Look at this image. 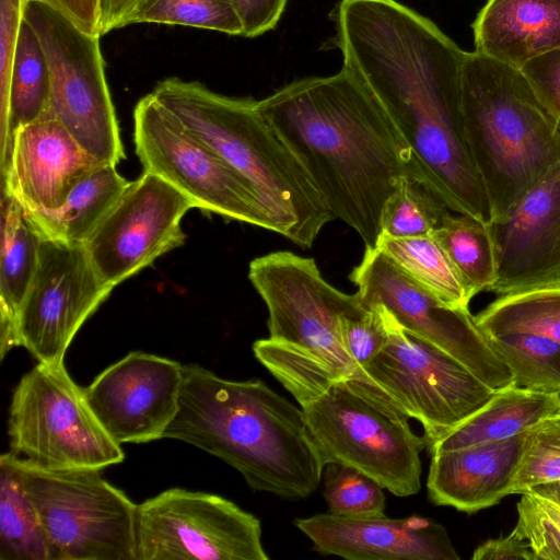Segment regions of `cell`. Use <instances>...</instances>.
<instances>
[{
	"label": "cell",
	"instance_id": "obj_1",
	"mask_svg": "<svg viewBox=\"0 0 560 560\" xmlns=\"http://www.w3.org/2000/svg\"><path fill=\"white\" fill-rule=\"evenodd\" d=\"M331 18L342 68L395 122L409 147L416 179L451 211L490 223V201L464 124L466 51L396 0H340Z\"/></svg>",
	"mask_w": 560,
	"mask_h": 560
},
{
	"label": "cell",
	"instance_id": "obj_2",
	"mask_svg": "<svg viewBox=\"0 0 560 560\" xmlns=\"http://www.w3.org/2000/svg\"><path fill=\"white\" fill-rule=\"evenodd\" d=\"M258 108L335 219L376 247L387 199L402 177L416 178L409 147L376 97L342 68L291 82Z\"/></svg>",
	"mask_w": 560,
	"mask_h": 560
},
{
	"label": "cell",
	"instance_id": "obj_3",
	"mask_svg": "<svg viewBox=\"0 0 560 560\" xmlns=\"http://www.w3.org/2000/svg\"><path fill=\"white\" fill-rule=\"evenodd\" d=\"M163 439L191 444L235 468L254 491L287 500L307 498L323 478L301 407L257 378L230 381L184 364L178 411Z\"/></svg>",
	"mask_w": 560,
	"mask_h": 560
},
{
	"label": "cell",
	"instance_id": "obj_4",
	"mask_svg": "<svg viewBox=\"0 0 560 560\" xmlns=\"http://www.w3.org/2000/svg\"><path fill=\"white\" fill-rule=\"evenodd\" d=\"M253 351L299 402L324 465L353 466L397 497L419 492L425 439L376 385L270 338L256 340Z\"/></svg>",
	"mask_w": 560,
	"mask_h": 560
},
{
	"label": "cell",
	"instance_id": "obj_5",
	"mask_svg": "<svg viewBox=\"0 0 560 560\" xmlns=\"http://www.w3.org/2000/svg\"><path fill=\"white\" fill-rule=\"evenodd\" d=\"M151 93L254 185L280 235L310 248L335 220L300 160L260 113L258 101L226 96L179 78L160 81Z\"/></svg>",
	"mask_w": 560,
	"mask_h": 560
},
{
	"label": "cell",
	"instance_id": "obj_6",
	"mask_svg": "<svg viewBox=\"0 0 560 560\" xmlns=\"http://www.w3.org/2000/svg\"><path fill=\"white\" fill-rule=\"evenodd\" d=\"M462 104L494 219L560 163V136L521 69L475 50L465 54Z\"/></svg>",
	"mask_w": 560,
	"mask_h": 560
},
{
	"label": "cell",
	"instance_id": "obj_7",
	"mask_svg": "<svg viewBox=\"0 0 560 560\" xmlns=\"http://www.w3.org/2000/svg\"><path fill=\"white\" fill-rule=\"evenodd\" d=\"M8 434L11 452L40 469L102 470L125 459L63 363L38 362L22 376L11 399Z\"/></svg>",
	"mask_w": 560,
	"mask_h": 560
},
{
	"label": "cell",
	"instance_id": "obj_8",
	"mask_svg": "<svg viewBox=\"0 0 560 560\" xmlns=\"http://www.w3.org/2000/svg\"><path fill=\"white\" fill-rule=\"evenodd\" d=\"M18 465L54 560H136L137 504L101 470Z\"/></svg>",
	"mask_w": 560,
	"mask_h": 560
},
{
	"label": "cell",
	"instance_id": "obj_9",
	"mask_svg": "<svg viewBox=\"0 0 560 560\" xmlns=\"http://www.w3.org/2000/svg\"><path fill=\"white\" fill-rule=\"evenodd\" d=\"M24 19L37 33L50 70L49 115L102 164L126 158L109 93L100 36L88 34L51 8L25 0Z\"/></svg>",
	"mask_w": 560,
	"mask_h": 560
},
{
	"label": "cell",
	"instance_id": "obj_10",
	"mask_svg": "<svg viewBox=\"0 0 560 560\" xmlns=\"http://www.w3.org/2000/svg\"><path fill=\"white\" fill-rule=\"evenodd\" d=\"M248 279L267 306L270 339L369 382L347 352L340 329L342 316L368 307L358 292L339 291L323 278L313 258L283 250L253 259Z\"/></svg>",
	"mask_w": 560,
	"mask_h": 560
},
{
	"label": "cell",
	"instance_id": "obj_11",
	"mask_svg": "<svg viewBox=\"0 0 560 560\" xmlns=\"http://www.w3.org/2000/svg\"><path fill=\"white\" fill-rule=\"evenodd\" d=\"M133 141L143 171L174 186L196 208L279 234L254 185L186 130L152 93L135 107Z\"/></svg>",
	"mask_w": 560,
	"mask_h": 560
},
{
	"label": "cell",
	"instance_id": "obj_12",
	"mask_svg": "<svg viewBox=\"0 0 560 560\" xmlns=\"http://www.w3.org/2000/svg\"><path fill=\"white\" fill-rule=\"evenodd\" d=\"M362 370L408 418L421 423L427 447L455 430L497 392L458 360L405 330L392 314L387 342Z\"/></svg>",
	"mask_w": 560,
	"mask_h": 560
},
{
	"label": "cell",
	"instance_id": "obj_13",
	"mask_svg": "<svg viewBox=\"0 0 560 560\" xmlns=\"http://www.w3.org/2000/svg\"><path fill=\"white\" fill-rule=\"evenodd\" d=\"M268 560L259 518L217 494L170 488L137 504L136 560Z\"/></svg>",
	"mask_w": 560,
	"mask_h": 560
},
{
	"label": "cell",
	"instance_id": "obj_14",
	"mask_svg": "<svg viewBox=\"0 0 560 560\" xmlns=\"http://www.w3.org/2000/svg\"><path fill=\"white\" fill-rule=\"evenodd\" d=\"M349 279L364 305L385 306L405 330L458 360L489 387L499 390L513 384L509 368L469 310L440 300L378 248L365 247Z\"/></svg>",
	"mask_w": 560,
	"mask_h": 560
},
{
	"label": "cell",
	"instance_id": "obj_15",
	"mask_svg": "<svg viewBox=\"0 0 560 560\" xmlns=\"http://www.w3.org/2000/svg\"><path fill=\"white\" fill-rule=\"evenodd\" d=\"M113 289L97 276L84 244L42 237L36 270L15 320L16 347L38 362L63 363L74 336Z\"/></svg>",
	"mask_w": 560,
	"mask_h": 560
},
{
	"label": "cell",
	"instance_id": "obj_16",
	"mask_svg": "<svg viewBox=\"0 0 560 560\" xmlns=\"http://www.w3.org/2000/svg\"><path fill=\"white\" fill-rule=\"evenodd\" d=\"M196 205L160 176L143 172L84 243L100 279L115 288L182 246L184 215Z\"/></svg>",
	"mask_w": 560,
	"mask_h": 560
},
{
	"label": "cell",
	"instance_id": "obj_17",
	"mask_svg": "<svg viewBox=\"0 0 560 560\" xmlns=\"http://www.w3.org/2000/svg\"><path fill=\"white\" fill-rule=\"evenodd\" d=\"M183 364L132 351L83 388L94 416L118 444L164 438L179 407Z\"/></svg>",
	"mask_w": 560,
	"mask_h": 560
},
{
	"label": "cell",
	"instance_id": "obj_18",
	"mask_svg": "<svg viewBox=\"0 0 560 560\" xmlns=\"http://www.w3.org/2000/svg\"><path fill=\"white\" fill-rule=\"evenodd\" d=\"M489 229L495 255L491 292L560 287V163Z\"/></svg>",
	"mask_w": 560,
	"mask_h": 560
},
{
	"label": "cell",
	"instance_id": "obj_19",
	"mask_svg": "<svg viewBox=\"0 0 560 560\" xmlns=\"http://www.w3.org/2000/svg\"><path fill=\"white\" fill-rule=\"evenodd\" d=\"M101 164L60 121L44 115L15 131L1 188L27 211L55 210Z\"/></svg>",
	"mask_w": 560,
	"mask_h": 560
},
{
	"label": "cell",
	"instance_id": "obj_20",
	"mask_svg": "<svg viewBox=\"0 0 560 560\" xmlns=\"http://www.w3.org/2000/svg\"><path fill=\"white\" fill-rule=\"evenodd\" d=\"M294 525L323 555L349 560H458L446 529L425 517L348 518L330 513Z\"/></svg>",
	"mask_w": 560,
	"mask_h": 560
},
{
	"label": "cell",
	"instance_id": "obj_21",
	"mask_svg": "<svg viewBox=\"0 0 560 560\" xmlns=\"http://www.w3.org/2000/svg\"><path fill=\"white\" fill-rule=\"evenodd\" d=\"M529 432L432 454L427 481L430 501L469 514L498 504L511 494Z\"/></svg>",
	"mask_w": 560,
	"mask_h": 560
},
{
	"label": "cell",
	"instance_id": "obj_22",
	"mask_svg": "<svg viewBox=\"0 0 560 560\" xmlns=\"http://www.w3.org/2000/svg\"><path fill=\"white\" fill-rule=\"evenodd\" d=\"M471 27L475 51L521 69L560 47V0H488Z\"/></svg>",
	"mask_w": 560,
	"mask_h": 560
},
{
	"label": "cell",
	"instance_id": "obj_23",
	"mask_svg": "<svg viewBox=\"0 0 560 560\" xmlns=\"http://www.w3.org/2000/svg\"><path fill=\"white\" fill-rule=\"evenodd\" d=\"M560 412V392H538L514 384L499 389L478 411L428 447L430 454L508 440Z\"/></svg>",
	"mask_w": 560,
	"mask_h": 560
},
{
	"label": "cell",
	"instance_id": "obj_24",
	"mask_svg": "<svg viewBox=\"0 0 560 560\" xmlns=\"http://www.w3.org/2000/svg\"><path fill=\"white\" fill-rule=\"evenodd\" d=\"M40 240L23 206L1 188V360L16 347L15 320L36 270Z\"/></svg>",
	"mask_w": 560,
	"mask_h": 560
},
{
	"label": "cell",
	"instance_id": "obj_25",
	"mask_svg": "<svg viewBox=\"0 0 560 560\" xmlns=\"http://www.w3.org/2000/svg\"><path fill=\"white\" fill-rule=\"evenodd\" d=\"M129 183L116 165L101 164L72 188L59 208L25 211L42 237L84 244Z\"/></svg>",
	"mask_w": 560,
	"mask_h": 560
},
{
	"label": "cell",
	"instance_id": "obj_26",
	"mask_svg": "<svg viewBox=\"0 0 560 560\" xmlns=\"http://www.w3.org/2000/svg\"><path fill=\"white\" fill-rule=\"evenodd\" d=\"M50 70L40 39L23 18L8 95L0 105L1 168L9 161L15 131L43 117L49 106Z\"/></svg>",
	"mask_w": 560,
	"mask_h": 560
},
{
	"label": "cell",
	"instance_id": "obj_27",
	"mask_svg": "<svg viewBox=\"0 0 560 560\" xmlns=\"http://www.w3.org/2000/svg\"><path fill=\"white\" fill-rule=\"evenodd\" d=\"M0 560H54L12 452L0 457Z\"/></svg>",
	"mask_w": 560,
	"mask_h": 560
},
{
	"label": "cell",
	"instance_id": "obj_28",
	"mask_svg": "<svg viewBox=\"0 0 560 560\" xmlns=\"http://www.w3.org/2000/svg\"><path fill=\"white\" fill-rule=\"evenodd\" d=\"M376 248L446 304L469 310L472 296L448 255L432 234L415 237L380 234Z\"/></svg>",
	"mask_w": 560,
	"mask_h": 560
},
{
	"label": "cell",
	"instance_id": "obj_29",
	"mask_svg": "<svg viewBox=\"0 0 560 560\" xmlns=\"http://www.w3.org/2000/svg\"><path fill=\"white\" fill-rule=\"evenodd\" d=\"M432 235L448 255L472 298L491 290L495 280V255L489 223L467 214H450Z\"/></svg>",
	"mask_w": 560,
	"mask_h": 560
},
{
	"label": "cell",
	"instance_id": "obj_30",
	"mask_svg": "<svg viewBox=\"0 0 560 560\" xmlns=\"http://www.w3.org/2000/svg\"><path fill=\"white\" fill-rule=\"evenodd\" d=\"M475 319L486 336L537 332L560 343V287L501 295Z\"/></svg>",
	"mask_w": 560,
	"mask_h": 560
},
{
	"label": "cell",
	"instance_id": "obj_31",
	"mask_svg": "<svg viewBox=\"0 0 560 560\" xmlns=\"http://www.w3.org/2000/svg\"><path fill=\"white\" fill-rule=\"evenodd\" d=\"M491 347L509 368L515 386L560 392V343L537 332L487 336Z\"/></svg>",
	"mask_w": 560,
	"mask_h": 560
},
{
	"label": "cell",
	"instance_id": "obj_32",
	"mask_svg": "<svg viewBox=\"0 0 560 560\" xmlns=\"http://www.w3.org/2000/svg\"><path fill=\"white\" fill-rule=\"evenodd\" d=\"M451 210L423 183L405 176L387 199L381 218V234L392 237L431 235Z\"/></svg>",
	"mask_w": 560,
	"mask_h": 560
},
{
	"label": "cell",
	"instance_id": "obj_33",
	"mask_svg": "<svg viewBox=\"0 0 560 560\" xmlns=\"http://www.w3.org/2000/svg\"><path fill=\"white\" fill-rule=\"evenodd\" d=\"M156 23L242 36L241 21L229 0H137L122 27Z\"/></svg>",
	"mask_w": 560,
	"mask_h": 560
},
{
	"label": "cell",
	"instance_id": "obj_34",
	"mask_svg": "<svg viewBox=\"0 0 560 560\" xmlns=\"http://www.w3.org/2000/svg\"><path fill=\"white\" fill-rule=\"evenodd\" d=\"M323 481L328 513L348 518L385 515L384 488L360 469L331 462L324 467Z\"/></svg>",
	"mask_w": 560,
	"mask_h": 560
},
{
	"label": "cell",
	"instance_id": "obj_35",
	"mask_svg": "<svg viewBox=\"0 0 560 560\" xmlns=\"http://www.w3.org/2000/svg\"><path fill=\"white\" fill-rule=\"evenodd\" d=\"M560 481V412L534 427L511 486V494Z\"/></svg>",
	"mask_w": 560,
	"mask_h": 560
},
{
	"label": "cell",
	"instance_id": "obj_36",
	"mask_svg": "<svg viewBox=\"0 0 560 560\" xmlns=\"http://www.w3.org/2000/svg\"><path fill=\"white\" fill-rule=\"evenodd\" d=\"M340 329L347 352L362 369L387 342L390 313L381 304L370 305L359 313L342 316Z\"/></svg>",
	"mask_w": 560,
	"mask_h": 560
},
{
	"label": "cell",
	"instance_id": "obj_37",
	"mask_svg": "<svg viewBox=\"0 0 560 560\" xmlns=\"http://www.w3.org/2000/svg\"><path fill=\"white\" fill-rule=\"evenodd\" d=\"M513 528L529 544L536 560H560V527L544 512L534 492L522 493Z\"/></svg>",
	"mask_w": 560,
	"mask_h": 560
},
{
	"label": "cell",
	"instance_id": "obj_38",
	"mask_svg": "<svg viewBox=\"0 0 560 560\" xmlns=\"http://www.w3.org/2000/svg\"><path fill=\"white\" fill-rule=\"evenodd\" d=\"M521 71L549 113L560 136V47L529 60Z\"/></svg>",
	"mask_w": 560,
	"mask_h": 560
},
{
	"label": "cell",
	"instance_id": "obj_39",
	"mask_svg": "<svg viewBox=\"0 0 560 560\" xmlns=\"http://www.w3.org/2000/svg\"><path fill=\"white\" fill-rule=\"evenodd\" d=\"M236 12L244 37H257L279 23L289 0H229Z\"/></svg>",
	"mask_w": 560,
	"mask_h": 560
},
{
	"label": "cell",
	"instance_id": "obj_40",
	"mask_svg": "<svg viewBox=\"0 0 560 560\" xmlns=\"http://www.w3.org/2000/svg\"><path fill=\"white\" fill-rule=\"evenodd\" d=\"M60 13L81 31L101 36L102 0H35Z\"/></svg>",
	"mask_w": 560,
	"mask_h": 560
},
{
	"label": "cell",
	"instance_id": "obj_41",
	"mask_svg": "<svg viewBox=\"0 0 560 560\" xmlns=\"http://www.w3.org/2000/svg\"><path fill=\"white\" fill-rule=\"evenodd\" d=\"M471 559L536 560V557L526 539L513 529L508 536L489 539L478 546Z\"/></svg>",
	"mask_w": 560,
	"mask_h": 560
},
{
	"label": "cell",
	"instance_id": "obj_42",
	"mask_svg": "<svg viewBox=\"0 0 560 560\" xmlns=\"http://www.w3.org/2000/svg\"><path fill=\"white\" fill-rule=\"evenodd\" d=\"M137 0H102L101 34L121 28Z\"/></svg>",
	"mask_w": 560,
	"mask_h": 560
},
{
	"label": "cell",
	"instance_id": "obj_43",
	"mask_svg": "<svg viewBox=\"0 0 560 560\" xmlns=\"http://www.w3.org/2000/svg\"><path fill=\"white\" fill-rule=\"evenodd\" d=\"M544 498L560 504V481L547 482L533 487L530 490ZM527 492V491H526Z\"/></svg>",
	"mask_w": 560,
	"mask_h": 560
}]
</instances>
